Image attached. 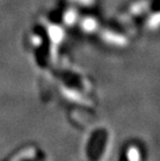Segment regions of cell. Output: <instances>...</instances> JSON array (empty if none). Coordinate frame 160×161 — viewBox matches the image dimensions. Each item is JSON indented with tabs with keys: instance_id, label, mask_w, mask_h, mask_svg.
<instances>
[{
	"instance_id": "6da1fadb",
	"label": "cell",
	"mask_w": 160,
	"mask_h": 161,
	"mask_svg": "<svg viewBox=\"0 0 160 161\" xmlns=\"http://www.w3.org/2000/svg\"><path fill=\"white\" fill-rule=\"evenodd\" d=\"M110 139V131L105 127L91 130L84 145L83 161H103L108 152Z\"/></svg>"
},
{
	"instance_id": "7a4b0ae2",
	"label": "cell",
	"mask_w": 160,
	"mask_h": 161,
	"mask_svg": "<svg viewBox=\"0 0 160 161\" xmlns=\"http://www.w3.org/2000/svg\"><path fill=\"white\" fill-rule=\"evenodd\" d=\"M1 161H47V155L45 151L37 146H24L14 151Z\"/></svg>"
},
{
	"instance_id": "3957f363",
	"label": "cell",
	"mask_w": 160,
	"mask_h": 161,
	"mask_svg": "<svg viewBox=\"0 0 160 161\" xmlns=\"http://www.w3.org/2000/svg\"><path fill=\"white\" fill-rule=\"evenodd\" d=\"M118 161H145V156L138 145L129 142L122 149L120 158Z\"/></svg>"
}]
</instances>
